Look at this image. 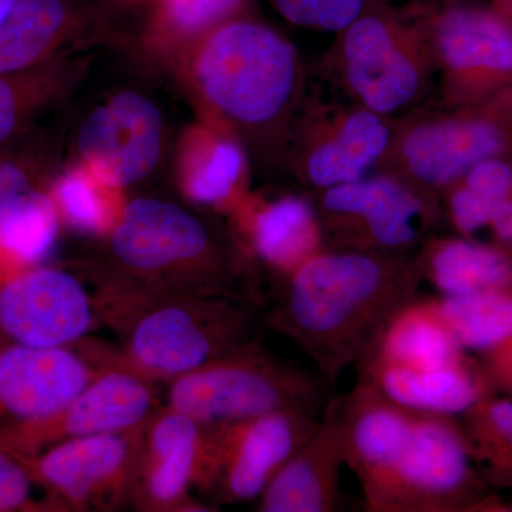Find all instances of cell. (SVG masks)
<instances>
[{
  "instance_id": "cell-1",
  "label": "cell",
  "mask_w": 512,
  "mask_h": 512,
  "mask_svg": "<svg viewBox=\"0 0 512 512\" xmlns=\"http://www.w3.org/2000/svg\"><path fill=\"white\" fill-rule=\"evenodd\" d=\"M339 419L367 511H481L490 500L454 416L407 409L359 379L339 397Z\"/></svg>"
},
{
  "instance_id": "cell-2",
  "label": "cell",
  "mask_w": 512,
  "mask_h": 512,
  "mask_svg": "<svg viewBox=\"0 0 512 512\" xmlns=\"http://www.w3.org/2000/svg\"><path fill=\"white\" fill-rule=\"evenodd\" d=\"M416 259L322 249L284 282L266 325L293 340L335 383L373 352L387 323L420 298Z\"/></svg>"
},
{
  "instance_id": "cell-3",
  "label": "cell",
  "mask_w": 512,
  "mask_h": 512,
  "mask_svg": "<svg viewBox=\"0 0 512 512\" xmlns=\"http://www.w3.org/2000/svg\"><path fill=\"white\" fill-rule=\"evenodd\" d=\"M109 323L120 345L83 339L77 352L97 367L128 370L170 383L259 338L261 301L228 293L146 295L126 289Z\"/></svg>"
},
{
  "instance_id": "cell-4",
  "label": "cell",
  "mask_w": 512,
  "mask_h": 512,
  "mask_svg": "<svg viewBox=\"0 0 512 512\" xmlns=\"http://www.w3.org/2000/svg\"><path fill=\"white\" fill-rule=\"evenodd\" d=\"M180 56L184 82L205 120L224 130L272 126L295 100L298 55L288 40L261 23H221Z\"/></svg>"
},
{
  "instance_id": "cell-5",
  "label": "cell",
  "mask_w": 512,
  "mask_h": 512,
  "mask_svg": "<svg viewBox=\"0 0 512 512\" xmlns=\"http://www.w3.org/2000/svg\"><path fill=\"white\" fill-rule=\"evenodd\" d=\"M107 274L146 295L228 293L258 299L251 278L224 251L207 225L173 202L128 201L107 235Z\"/></svg>"
},
{
  "instance_id": "cell-6",
  "label": "cell",
  "mask_w": 512,
  "mask_h": 512,
  "mask_svg": "<svg viewBox=\"0 0 512 512\" xmlns=\"http://www.w3.org/2000/svg\"><path fill=\"white\" fill-rule=\"evenodd\" d=\"M326 383L266 352L261 339L171 380L165 406L207 426L237 423L279 410L320 416Z\"/></svg>"
},
{
  "instance_id": "cell-7",
  "label": "cell",
  "mask_w": 512,
  "mask_h": 512,
  "mask_svg": "<svg viewBox=\"0 0 512 512\" xmlns=\"http://www.w3.org/2000/svg\"><path fill=\"white\" fill-rule=\"evenodd\" d=\"M315 210L332 249L376 254L406 255L436 222L430 198L386 175L326 188Z\"/></svg>"
},
{
  "instance_id": "cell-8",
  "label": "cell",
  "mask_w": 512,
  "mask_h": 512,
  "mask_svg": "<svg viewBox=\"0 0 512 512\" xmlns=\"http://www.w3.org/2000/svg\"><path fill=\"white\" fill-rule=\"evenodd\" d=\"M215 464L214 427L160 406L141 431L130 505L143 512L207 511L191 491L211 493Z\"/></svg>"
},
{
  "instance_id": "cell-9",
  "label": "cell",
  "mask_w": 512,
  "mask_h": 512,
  "mask_svg": "<svg viewBox=\"0 0 512 512\" xmlns=\"http://www.w3.org/2000/svg\"><path fill=\"white\" fill-rule=\"evenodd\" d=\"M101 319V284L92 292L79 276L40 265L0 278V335L8 343L70 348Z\"/></svg>"
},
{
  "instance_id": "cell-10",
  "label": "cell",
  "mask_w": 512,
  "mask_h": 512,
  "mask_svg": "<svg viewBox=\"0 0 512 512\" xmlns=\"http://www.w3.org/2000/svg\"><path fill=\"white\" fill-rule=\"evenodd\" d=\"M143 426L62 441L30 456L9 451L63 511H111L130 505Z\"/></svg>"
},
{
  "instance_id": "cell-11",
  "label": "cell",
  "mask_w": 512,
  "mask_h": 512,
  "mask_svg": "<svg viewBox=\"0 0 512 512\" xmlns=\"http://www.w3.org/2000/svg\"><path fill=\"white\" fill-rule=\"evenodd\" d=\"M158 407L156 383L128 370L100 367L93 382L59 412L0 426V446L30 456L66 440L138 429Z\"/></svg>"
},
{
  "instance_id": "cell-12",
  "label": "cell",
  "mask_w": 512,
  "mask_h": 512,
  "mask_svg": "<svg viewBox=\"0 0 512 512\" xmlns=\"http://www.w3.org/2000/svg\"><path fill=\"white\" fill-rule=\"evenodd\" d=\"M319 417L305 410H279L212 426L217 464L210 494L221 504L258 500L286 461L311 437Z\"/></svg>"
},
{
  "instance_id": "cell-13",
  "label": "cell",
  "mask_w": 512,
  "mask_h": 512,
  "mask_svg": "<svg viewBox=\"0 0 512 512\" xmlns=\"http://www.w3.org/2000/svg\"><path fill=\"white\" fill-rule=\"evenodd\" d=\"M163 117L143 94L126 92L97 107L79 133L83 163L107 183L130 187L153 173L163 150Z\"/></svg>"
},
{
  "instance_id": "cell-14",
  "label": "cell",
  "mask_w": 512,
  "mask_h": 512,
  "mask_svg": "<svg viewBox=\"0 0 512 512\" xmlns=\"http://www.w3.org/2000/svg\"><path fill=\"white\" fill-rule=\"evenodd\" d=\"M343 63L350 89L380 116L412 103L423 86L421 53L413 40L376 16L359 18L346 29Z\"/></svg>"
},
{
  "instance_id": "cell-15",
  "label": "cell",
  "mask_w": 512,
  "mask_h": 512,
  "mask_svg": "<svg viewBox=\"0 0 512 512\" xmlns=\"http://www.w3.org/2000/svg\"><path fill=\"white\" fill-rule=\"evenodd\" d=\"M100 367L72 348H0V417L8 424L46 419L82 393Z\"/></svg>"
},
{
  "instance_id": "cell-16",
  "label": "cell",
  "mask_w": 512,
  "mask_h": 512,
  "mask_svg": "<svg viewBox=\"0 0 512 512\" xmlns=\"http://www.w3.org/2000/svg\"><path fill=\"white\" fill-rule=\"evenodd\" d=\"M503 130L483 119H444L414 124L400 140V160L412 187L429 192L457 183L478 163L503 150Z\"/></svg>"
},
{
  "instance_id": "cell-17",
  "label": "cell",
  "mask_w": 512,
  "mask_h": 512,
  "mask_svg": "<svg viewBox=\"0 0 512 512\" xmlns=\"http://www.w3.org/2000/svg\"><path fill=\"white\" fill-rule=\"evenodd\" d=\"M346 464L339 397L326 403L318 427L258 498L261 512H332L340 504V473Z\"/></svg>"
},
{
  "instance_id": "cell-18",
  "label": "cell",
  "mask_w": 512,
  "mask_h": 512,
  "mask_svg": "<svg viewBox=\"0 0 512 512\" xmlns=\"http://www.w3.org/2000/svg\"><path fill=\"white\" fill-rule=\"evenodd\" d=\"M231 215L249 254L284 282L325 249L318 214L305 198L247 195Z\"/></svg>"
},
{
  "instance_id": "cell-19",
  "label": "cell",
  "mask_w": 512,
  "mask_h": 512,
  "mask_svg": "<svg viewBox=\"0 0 512 512\" xmlns=\"http://www.w3.org/2000/svg\"><path fill=\"white\" fill-rule=\"evenodd\" d=\"M360 377L372 383L387 399L417 412L463 414L494 386L484 367L466 356L441 366H404L382 360L360 363Z\"/></svg>"
},
{
  "instance_id": "cell-20",
  "label": "cell",
  "mask_w": 512,
  "mask_h": 512,
  "mask_svg": "<svg viewBox=\"0 0 512 512\" xmlns=\"http://www.w3.org/2000/svg\"><path fill=\"white\" fill-rule=\"evenodd\" d=\"M60 218L49 192L39 190L19 163H0V278L45 261Z\"/></svg>"
},
{
  "instance_id": "cell-21",
  "label": "cell",
  "mask_w": 512,
  "mask_h": 512,
  "mask_svg": "<svg viewBox=\"0 0 512 512\" xmlns=\"http://www.w3.org/2000/svg\"><path fill=\"white\" fill-rule=\"evenodd\" d=\"M436 49L453 82L477 87L512 76V28L501 16L453 9L436 25Z\"/></svg>"
},
{
  "instance_id": "cell-22",
  "label": "cell",
  "mask_w": 512,
  "mask_h": 512,
  "mask_svg": "<svg viewBox=\"0 0 512 512\" xmlns=\"http://www.w3.org/2000/svg\"><path fill=\"white\" fill-rule=\"evenodd\" d=\"M177 177L187 200L229 214L248 195L244 150L229 131L207 120L183 134Z\"/></svg>"
},
{
  "instance_id": "cell-23",
  "label": "cell",
  "mask_w": 512,
  "mask_h": 512,
  "mask_svg": "<svg viewBox=\"0 0 512 512\" xmlns=\"http://www.w3.org/2000/svg\"><path fill=\"white\" fill-rule=\"evenodd\" d=\"M74 28L76 18L66 0H18L0 23V74L53 62Z\"/></svg>"
},
{
  "instance_id": "cell-24",
  "label": "cell",
  "mask_w": 512,
  "mask_h": 512,
  "mask_svg": "<svg viewBox=\"0 0 512 512\" xmlns=\"http://www.w3.org/2000/svg\"><path fill=\"white\" fill-rule=\"evenodd\" d=\"M390 140L392 133L380 114L367 109L352 111L332 137L309 153L306 177L320 190L362 180L384 156Z\"/></svg>"
},
{
  "instance_id": "cell-25",
  "label": "cell",
  "mask_w": 512,
  "mask_h": 512,
  "mask_svg": "<svg viewBox=\"0 0 512 512\" xmlns=\"http://www.w3.org/2000/svg\"><path fill=\"white\" fill-rule=\"evenodd\" d=\"M416 262L421 279L429 281L444 296L512 285V256L504 249L468 239L431 241Z\"/></svg>"
},
{
  "instance_id": "cell-26",
  "label": "cell",
  "mask_w": 512,
  "mask_h": 512,
  "mask_svg": "<svg viewBox=\"0 0 512 512\" xmlns=\"http://www.w3.org/2000/svg\"><path fill=\"white\" fill-rule=\"evenodd\" d=\"M463 356V349L441 316L437 299L417 298L387 323L375 349L365 360L427 367L447 365Z\"/></svg>"
},
{
  "instance_id": "cell-27",
  "label": "cell",
  "mask_w": 512,
  "mask_h": 512,
  "mask_svg": "<svg viewBox=\"0 0 512 512\" xmlns=\"http://www.w3.org/2000/svg\"><path fill=\"white\" fill-rule=\"evenodd\" d=\"M49 194L60 221L104 238L119 224L127 204L123 188L107 183L83 161L60 175Z\"/></svg>"
},
{
  "instance_id": "cell-28",
  "label": "cell",
  "mask_w": 512,
  "mask_h": 512,
  "mask_svg": "<svg viewBox=\"0 0 512 512\" xmlns=\"http://www.w3.org/2000/svg\"><path fill=\"white\" fill-rule=\"evenodd\" d=\"M437 305L463 350H478L485 355L512 338V285L443 296Z\"/></svg>"
},
{
  "instance_id": "cell-29",
  "label": "cell",
  "mask_w": 512,
  "mask_h": 512,
  "mask_svg": "<svg viewBox=\"0 0 512 512\" xmlns=\"http://www.w3.org/2000/svg\"><path fill=\"white\" fill-rule=\"evenodd\" d=\"M461 416L471 457L485 481L512 487V397L490 394Z\"/></svg>"
},
{
  "instance_id": "cell-30",
  "label": "cell",
  "mask_w": 512,
  "mask_h": 512,
  "mask_svg": "<svg viewBox=\"0 0 512 512\" xmlns=\"http://www.w3.org/2000/svg\"><path fill=\"white\" fill-rule=\"evenodd\" d=\"M73 72L50 62L28 72L0 74V146L16 136L36 111L62 93Z\"/></svg>"
},
{
  "instance_id": "cell-31",
  "label": "cell",
  "mask_w": 512,
  "mask_h": 512,
  "mask_svg": "<svg viewBox=\"0 0 512 512\" xmlns=\"http://www.w3.org/2000/svg\"><path fill=\"white\" fill-rule=\"evenodd\" d=\"M242 0H158L151 40L178 55L192 42L217 28Z\"/></svg>"
},
{
  "instance_id": "cell-32",
  "label": "cell",
  "mask_w": 512,
  "mask_h": 512,
  "mask_svg": "<svg viewBox=\"0 0 512 512\" xmlns=\"http://www.w3.org/2000/svg\"><path fill=\"white\" fill-rule=\"evenodd\" d=\"M284 18L320 30H346L360 18L363 0H275Z\"/></svg>"
},
{
  "instance_id": "cell-33",
  "label": "cell",
  "mask_w": 512,
  "mask_h": 512,
  "mask_svg": "<svg viewBox=\"0 0 512 512\" xmlns=\"http://www.w3.org/2000/svg\"><path fill=\"white\" fill-rule=\"evenodd\" d=\"M37 483L15 454L0 446V512L32 511L46 507L35 501Z\"/></svg>"
},
{
  "instance_id": "cell-34",
  "label": "cell",
  "mask_w": 512,
  "mask_h": 512,
  "mask_svg": "<svg viewBox=\"0 0 512 512\" xmlns=\"http://www.w3.org/2000/svg\"><path fill=\"white\" fill-rule=\"evenodd\" d=\"M500 202L485 200L463 184L456 185L448 197V214L454 227L471 235L490 225L495 207Z\"/></svg>"
},
{
  "instance_id": "cell-35",
  "label": "cell",
  "mask_w": 512,
  "mask_h": 512,
  "mask_svg": "<svg viewBox=\"0 0 512 512\" xmlns=\"http://www.w3.org/2000/svg\"><path fill=\"white\" fill-rule=\"evenodd\" d=\"M461 180L485 200L501 202L512 197V168L495 157L474 165Z\"/></svg>"
},
{
  "instance_id": "cell-36",
  "label": "cell",
  "mask_w": 512,
  "mask_h": 512,
  "mask_svg": "<svg viewBox=\"0 0 512 512\" xmlns=\"http://www.w3.org/2000/svg\"><path fill=\"white\" fill-rule=\"evenodd\" d=\"M484 369L494 387H500L512 396V338L485 353Z\"/></svg>"
},
{
  "instance_id": "cell-37",
  "label": "cell",
  "mask_w": 512,
  "mask_h": 512,
  "mask_svg": "<svg viewBox=\"0 0 512 512\" xmlns=\"http://www.w3.org/2000/svg\"><path fill=\"white\" fill-rule=\"evenodd\" d=\"M488 227L493 228L495 238L501 244L512 245V197L495 207Z\"/></svg>"
},
{
  "instance_id": "cell-38",
  "label": "cell",
  "mask_w": 512,
  "mask_h": 512,
  "mask_svg": "<svg viewBox=\"0 0 512 512\" xmlns=\"http://www.w3.org/2000/svg\"><path fill=\"white\" fill-rule=\"evenodd\" d=\"M18 0H0V23L9 15L10 10Z\"/></svg>"
}]
</instances>
